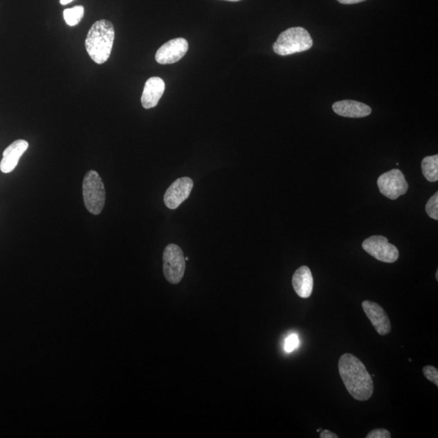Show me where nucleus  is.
Segmentation results:
<instances>
[{"instance_id":"nucleus-16","label":"nucleus","mask_w":438,"mask_h":438,"mask_svg":"<svg viewBox=\"0 0 438 438\" xmlns=\"http://www.w3.org/2000/svg\"><path fill=\"white\" fill-rule=\"evenodd\" d=\"M84 9L83 6H76L72 8L65 9L64 18L69 26L78 25L84 17Z\"/></svg>"},{"instance_id":"nucleus-1","label":"nucleus","mask_w":438,"mask_h":438,"mask_svg":"<svg viewBox=\"0 0 438 438\" xmlns=\"http://www.w3.org/2000/svg\"><path fill=\"white\" fill-rule=\"evenodd\" d=\"M338 371L348 393L358 401H367L374 394V381L366 367L354 355L343 354L338 361Z\"/></svg>"},{"instance_id":"nucleus-9","label":"nucleus","mask_w":438,"mask_h":438,"mask_svg":"<svg viewBox=\"0 0 438 438\" xmlns=\"http://www.w3.org/2000/svg\"><path fill=\"white\" fill-rule=\"evenodd\" d=\"M188 50V41L183 37H178L160 47L155 55V60L161 64H175L185 55Z\"/></svg>"},{"instance_id":"nucleus-21","label":"nucleus","mask_w":438,"mask_h":438,"mask_svg":"<svg viewBox=\"0 0 438 438\" xmlns=\"http://www.w3.org/2000/svg\"><path fill=\"white\" fill-rule=\"evenodd\" d=\"M320 437L321 438H338V436L336 433H334L331 431L325 430L321 432V435H320Z\"/></svg>"},{"instance_id":"nucleus-22","label":"nucleus","mask_w":438,"mask_h":438,"mask_svg":"<svg viewBox=\"0 0 438 438\" xmlns=\"http://www.w3.org/2000/svg\"><path fill=\"white\" fill-rule=\"evenodd\" d=\"M342 4H356L366 1V0H338Z\"/></svg>"},{"instance_id":"nucleus-23","label":"nucleus","mask_w":438,"mask_h":438,"mask_svg":"<svg viewBox=\"0 0 438 438\" xmlns=\"http://www.w3.org/2000/svg\"><path fill=\"white\" fill-rule=\"evenodd\" d=\"M73 1V0H60V3L62 4V6H66V4L70 3Z\"/></svg>"},{"instance_id":"nucleus-18","label":"nucleus","mask_w":438,"mask_h":438,"mask_svg":"<svg viewBox=\"0 0 438 438\" xmlns=\"http://www.w3.org/2000/svg\"><path fill=\"white\" fill-rule=\"evenodd\" d=\"M299 346H300V339L298 334H290L289 336H287L286 338L285 339L284 350L286 352L290 353V352H294L295 349H298Z\"/></svg>"},{"instance_id":"nucleus-20","label":"nucleus","mask_w":438,"mask_h":438,"mask_svg":"<svg viewBox=\"0 0 438 438\" xmlns=\"http://www.w3.org/2000/svg\"><path fill=\"white\" fill-rule=\"evenodd\" d=\"M392 437V435L388 430H385V428H375V430H372L368 433V435L366 436V438H390Z\"/></svg>"},{"instance_id":"nucleus-25","label":"nucleus","mask_w":438,"mask_h":438,"mask_svg":"<svg viewBox=\"0 0 438 438\" xmlns=\"http://www.w3.org/2000/svg\"><path fill=\"white\" fill-rule=\"evenodd\" d=\"M436 280L437 281H438V271H437L436 273Z\"/></svg>"},{"instance_id":"nucleus-19","label":"nucleus","mask_w":438,"mask_h":438,"mask_svg":"<svg viewBox=\"0 0 438 438\" xmlns=\"http://www.w3.org/2000/svg\"><path fill=\"white\" fill-rule=\"evenodd\" d=\"M423 374L426 378L438 386V370L435 366L427 365L423 367Z\"/></svg>"},{"instance_id":"nucleus-12","label":"nucleus","mask_w":438,"mask_h":438,"mask_svg":"<svg viewBox=\"0 0 438 438\" xmlns=\"http://www.w3.org/2000/svg\"><path fill=\"white\" fill-rule=\"evenodd\" d=\"M164 91L165 82L163 79L158 77L149 78L145 82L143 96H141V104L145 109L156 107L163 97Z\"/></svg>"},{"instance_id":"nucleus-2","label":"nucleus","mask_w":438,"mask_h":438,"mask_svg":"<svg viewBox=\"0 0 438 438\" xmlns=\"http://www.w3.org/2000/svg\"><path fill=\"white\" fill-rule=\"evenodd\" d=\"M114 40L115 28L111 21L101 20L93 24L86 39V48L93 62L102 64L109 60Z\"/></svg>"},{"instance_id":"nucleus-8","label":"nucleus","mask_w":438,"mask_h":438,"mask_svg":"<svg viewBox=\"0 0 438 438\" xmlns=\"http://www.w3.org/2000/svg\"><path fill=\"white\" fill-rule=\"evenodd\" d=\"M193 188V181L190 177L178 179L168 188L164 195V203L167 208L176 210L188 199Z\"/></svg>"},{"instance_id":"nucleus-4","label":"nucleus","mask_w":438,"mask_h":438,"mask_svg":"<svg viewBox=\"0 0 438 438\" xmlns=\"http://www.w3.org/2000/svg\"><path fill=\"white\" fill-rule=\"evenodd\" d=\"M82 192L84 203L89 213L94 215L101 214L106 203V190L104 183L97 172L89 171L84 176Z\"/></svg>"},{"instance_id":"nucleus-13","label":"nucleus","mask_w":438,"mask_h":438,"mask_svg":"<svg viewBox=\"0 0 438 438\" xmlns=\"http://www.w3.org/2000/svg\"><path fill=\"white\" fill-rule=\"evenodd\" d=\"M292 286L300 298H310L313 290V277L308 266H301L295 272L292 277Z\"/></svg>"},{"instance_id":"nucleus-10","label":"nucleus","mask_w":438,"mask_h":438,"mask_svg":"<svg viewBox=\"0 0 438 438\" xmlns=\"http://www.w3.org/2000/svg\"><path fill=\"white\" fill-rule=\"evenodd\" d=\"M362 308L380 336H386L392 331V324H390L388 315L378 304L373 301L365 300L362 303Z\"/></svg>"},{"instance_id":"nucleus-14","label":"nucleus","mask_w":438,"mask_h":438,"mask_svg":"<svg viewBox=\"0 0 438 438\" xmlns=\"http://www.w3.org/2000/svg\"><path fill=\"white\" fill-rule=\"evenodd\" d=\"M332 108L338 116L348 118H364L370 116L372 113L370 107L353 100L334 102Z\"/></svg>"},{"instance_id":"nucleus-17","label":"nucleus","mask_w":438,"mask_h":438,"mask_svg":"<svg viewBox=\"0 0 438 438\" xmlns=\"http://www.w3.org/2000/svg\"><path fill=\"white\" fill-rule=\"evenodd\" d=\"M426 213L431 219L438 220V192H436L427 202Z\"/></svg>"},{"instance_id":"nucleus-15","label":"nucleus","mask_w":438,"mask_h":438,"mask_svg":"<svg viewBox=\"0 0 438 438\" xmlns=\"http://www.w3.org/2000/svg\"><path fill=\"white\" fill-rule=\"evenodd\" d=\"M421 168L423 176L430 182L438 181V155L426 157L422 160Z\"/></svg>"},{"instance_id":"nucleus-7","label":"nucleus","mask_w":438,"mask_h":438,"mask_svg":"<svg viewBox=\"0 0 438 438\" xmlns=\"http://www.w3.org/2000/svg\"><path fill=\"white\" fill-rule=\"evenodd\" d=\"M362 248L376 260L385 263L396 262L399 255L398 248L381 235H374L366 239L362 244Z\"/></svg>"},{"instance_id":"nucleus-24","label":"nucleus","mask_w":438,"mask_h":438,"mask_svg":"<svg viewBox=\"0 0 438 438\" xmlns=\"http://www.w3.org/2000/svg\"><path fill=\"white\" fill-rule=\"evenodd\" d=\"M226 1H230V2H238V1H240V0H226Z\"/></svg>"},{"instance_id":"nucleus-11","label":"nucleus","mask_w":438,"mask_h":438,"mask_svg":"<svg viewBox=\"0 0 438 438\" xmlns=\"http://www.w3.org/2000/svg\"><path fill=\"white\" fill-rule=\"evenodd\" d=\"M28 147L29 143L25 140H17L8 146L3 153V159L0 163L1 172L6 174L12 172Z\"/></svg>"},{"instance_id":"nucleus-3","label":"nucleus","mask_w":438,"mask_h":438,"mask_svg":"<svg viewBox=\"0 0 438 438\" xmlns=\"http://www.w3.org/2000/svg\"><path fill=\"white\" fill-rule=\"evenodd\" d=\"M313 45L312 37L302 27H293L282 33L273 46L277 55L286 56L304 53Z\"/></svg>"},{"instance_id":"nucleus-5","label":"nucleus","mask_w":438,"mask_h":438,"mask_svg":"<svg viewBox=\"0 0 438 438\" xmlns=\"http://www.w3.org/2000/svg\"><path fill=\"white\" fill-rule=\"evenodd\" d=\"M163 274L166 280L172 284H180L186 269L182 249L176 244H168L163 252Z\"/></svg>"},{"instance_id":"nucleus-6","label":"nucleus","mask_w":438,"mask_h":438,"mask_svg":"<svg viewBox=\"0 0 438 438\" xmlns=\"http://www.w3.org/2000/svg\"><path fill=\"white\" fill-rule=\"evenodd\" d=\"M381 194L390 200H396L408 192V183L401 171L393 169L385 172L378 180Z\"/></svg>"}]
</instances>
